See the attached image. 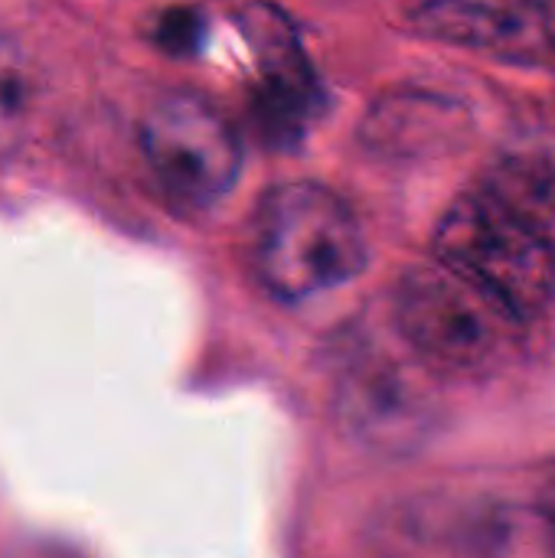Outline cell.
Here are the masks:
<instances>
[{
	"instance_id": "obj_1",
	"label": "cell",
	"mask_w": 555,
	"mask_h": 558,
	"mask_svg": "<svg viewBox=\"0 0 555 558\" xmlns=\"http://www.w3.org/2000/svg\"><path fill=\"white\" fill-rule=\"evenodd\" d=\"M366 235L343 196L317 180L272 186L252 226V262L265 291L301 304L363 275Z\"/></svg>"
},
{
	"instance_id": "obj_11",
	"label": "cell",
	"mask_w": 555,
	"mask_h": 558,
	"mask_svg": "<svg viewBox=\"0 0 555 558\" xmlns=\"http://www.w3.org/2000/svg\"><path fill=\"white\" fill-rule=\"evenodd\" d=\"M16 558H75L69 549H56V546H33V549H26L23 556Z\"/></svg>"
},
{
	"instance_id": "obj_5",
	"label": "cell",
	"mask_w": 555,
	"mask_h": 558,
	"mask_svg": "<svg viewBox=\"0 0 555 558\" xmlns=\"http://www.w3.org/2000/svg\"><path fill=\"white\" fill-rule=\"evenodd\" d=\"M406 20L429 39L491 52L533 59L550 49L546 7L527 3H425L406 10ZM553 52V49H550Z\"/></svg>"
},
{
	"instance_id": "obj_4",
	"label": "cell",
	"mask_w": 555,
	"mask_h": 558,
	"mask_svg": "<svg viewBox=\"0 0 555 558\" xmlns=\"http://www.w3.org/2000/svg\"><path fill=\"white\" fill-rule=\"evenodd\" d=\"M137 141L150 177L177 209L216 206L242 173L232 121L196 92H167L150 101Z\"/></svg>"
},
{
	"instance_id": "obj_9",
	"label": "cell",
	"mask_w": 555,
	"mask_h": 558,
	"mask_svg": "<svg viewBox=\"0 0 555 558\" xmlns=\"http://www.w3.org/2000/svg\"><path fill=\"white\" fill-rule=\"evenodd\" d=\"M33 65L16 39L0 33V160L13 157L26 137L33 111Z\"/></svg>"
},
{
	"instance_id": "obj_12",
	"label": "cell",
	"mask_w": 555,
	"mask_h": 558,
	"mask_svg": "<svg viewBox=\"0 0 555 558\" xmlns=\"http://www.w3.org/2000/svg\"><path fill=\"white\" fill-rule=\"evenodd\" d=\"M546 29H550V49L555 52V3L546 7Z\"/></svg>"
},
{
	"instance_id": "obj_2",
	"label": "cell",
	"mask_w": 555,
	"mask_h": 558,
	"mask_svg": "<svg viewBox=\"0 0 555 558\" xmlns=\"http://www.w3.org/2000/svg\"><path fill=\"white\" fill-rule=\"evenodd\" d=\"M435 262L494 298L520 327L555 304V242L546 226L481 186L464 190L438 219Z\"/></svg>"
},
{
	"instance_id": "obj_3",
	"label": "cell",
	"mask_w": 555,
	"mask_h": 558,
	"mask_svg": "<svg viewBox=\"0 0 555 558\" xmlns=\"http://www.w3.org/2000/svg\"><path fill=\"white\" fill-rule=\"evenodd\" d=\"M393 314L412 360L445 379L494 373L520 337V324L494 298L438 262L402 275Z\"/></svg>"
},
{
	"instance_id": "obj_10",
	"label": "cell",
	"mask_w": 555,
	"mask_h": 558,
	"mask_svg": "<svg viewBox=\"0 0 555 558\" xmlns=\"http://www.w3.org/2000/svg\"><path fill=\"white\" fill-rule=\"evenodd\" d=\"M533 513H536V523L543 526V533L550 539V549H553L555 556V468L540 481V487H536V507H533Z\"/></svg>"
},
{
	"instance_id": "obj_8",
	"label": "cell",
	"mask_w": 555,
	"mask_h": 558,
	"mask_svg": "<svg viewBox=\"0 0 555 558\" xmlns=\"http://www.w3.org/2000/svg\"><path fill=\"white\" fill-rule=\"evenodd\" d=\"M491 196L507 203L510 209L530 216L540 226H553L555 216V170L540 157H507L500 160L481 183Z\"/></svg>"
},
{
	"instance_id": "obj_6",
	"label": "cell",
	"mask_w": 555,
	"mask_h": 558,
	"mask_svg": "<svg viewBox=\"0 0 555 558\" xmlns=\"http://www.w3.org/2000/svg\"><path fill=\"white\" fill-rule=\"evenodd\" d=\"M252 16V49L262 69L265 101L294 124L314 101V75L307 69L304 49L298 46L291 23H285L275 10L258 7Z\"/></svg>"
},
{
	"instance_id": "obj_7",
	"label": "cell",
	"mask_w": 555,
	"mask_h": 558,
	"mask_svg": "<svg viewBox=\"0 0 555 558\" xmlns=\"http://www.w3.org/2000/svg\"><path fill=\"white\" fill-rule=\"evenodd\" d=\"M451 101L432 95H393L376 101L366 121V141L379 150H429L455 134Z\"/></svg>"
}]
</instances>
